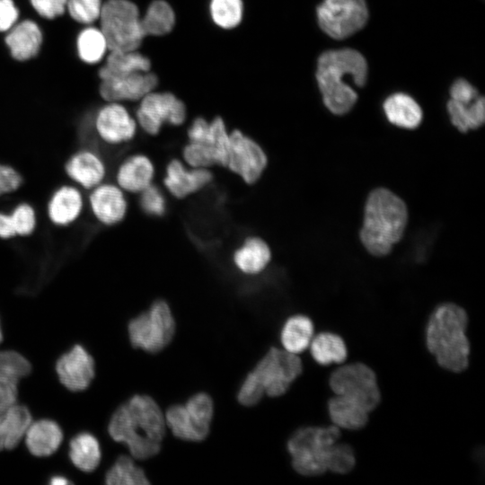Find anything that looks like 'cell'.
<instances>
[{"mask_svg":"<svg viewBox=\"0 0 485 485\" xmlns=\"http://www.w3.org/2000/svg\"><path fill=\"white\" fill-rule=\"evenodd\" d=\"M209 11L217 26L229 30L241 22L243 5L242 0H211Z\"/></svg>","mask_w":485,"mask_h":485,"instance_id":"8d00e7d4","label":"cell"},{"mask_svg":"<svg viewBox=\"0 0 485 485\" xmlns=\"http://www.w3.org/2000/svg\"><path fill=\"white\" fill-rule=\"evenodd\" d=\"M16 236L9 213L0 211V238L10 239Z\"/></svg>","mask_w":485,"mask_h":485,"instance_id":"c3c4849f","label":"cell"},{"mask_svg":"<svg viewBox=\"0 0 485 485\" xmlns=\"http://www.w3.org/2000/svg\"><path fill=\"white\" fill-rule=\"evenodd\" d=\"M268 165L262 146L239 129L230 131V143L225 167L245 183L254 184Z\"/></svg>","mask_w":485,"mask_h":485,"instance_id":"5bb4252c","label":"cell"},{"mask_svg":"<svg viewBox=\"0 0 485 485\" xmlns=\"http://www.w3.org/2000/svg\"><path fill=\"white\" fill-rule=\"evenodd\" d=\"M19 382L0 375V414L17 403Z\"/></svg>","mask_w":485,"mask_h":485,"instance_id":"ee69618b","label":"cell"},{"mask_svg":"<svg viewBox=\"0 0 485 485\" xmlns=\"http://www.w3.org/2000/svg\"><path fill=\"white\" fill-rule=\"evenodd\" d=\"M335 395L351 400L372 411L381 400L375 372L363 363L343 365L332 372L329 380Z\"/></svg>","mask_w":485,"mask_h":485,"instance_id":"8fae6325","label":"cell"},{"mask_svg":"<svg viewBox=\"0 0 485 485\" xmlns=\"http://www.w3.org/2000/svg\"><path fill=\"white\" fill-rule=\"evenodd\" d=\"M366 75L367 64L358 51L343 48L322 53L317 63L316 79L328 110L336 115L348 112L357 94L345 78L351 77L355 85L361 87Z\"/></svg>","mask_w":485,"mask_h":485,"instance_id":"7a4b0ae2","label":"cell"},{"mask_svg":"<svg viewBox=\"0 0 485 485\" xmlns=\"http://www.w3.org/2000/svg\"><path fill=\"white\" fill-rule=\"evenodd\" d=\"M316 13L321 29L336 40L357 32L368 19L365 0H323Z\"/></svg>","mask_w":485,"mask_h":485,"instance_id":"7c38bea8","label":"cell"},{"mask_svg":"<svg viewBox=\"0 0 485 485\" xmlns=\"http://www.w3.org/2000/svg\"><path fill=\"white\" fill-rule=\"evenodd\" d=\"M66 7L74 20L89 24L99 19L102 3L101 0H67Z\"/></svg>","mask_w":485,"mask_h":485,"instance_id":"ab89813d","label":"cell"},{"mask_svg":"<svg viewBox=\"0 0 485 485\" xmlns=\"http://www.w3.org/2000/svg\"><path fill=\"white\" fill-rule=\"evenodd\" d=\"M328 411L333 425L350 430L363 428L370 413L360 404L335 394L328 401Z\"/></svg>","mask_w":485,"mask_h":485,"instance_id":"83f0119b","label":"cell"},{"mask_svg":"<svg viewBox=\"0 0 485 485\" xmlns=\"http://www.w3.org/2000/svg\"><path fill=\"white\" fill-rule=\"evenodd\" d=\"M303 365L296 354L271 348L246 375L264 395H283L300 375Z\"/></svg>","mask_w":485,"mask_h":485,"instance_id":"9c48e42d","label":"cell"},{"mask_svg":"<svg viewBox=\"0 0 485 485\" xmlns=\"http://www.w3.org/2000/svg\"><path fill=\"white\" fill-rule=\"evenodd\" d=\"M467 324L466 312L455 304H442L431 313L426 328V344L444 369L460 373L467 368L470 356Z\"/></svg>","mask_w":485,"mask_h":485,"instance_id":"277c9868","label":"cell"},{"mask_svg":"<svg viewBox=\"0 0 485 485\" xmlns=\"http://www.w3.org/2000/svg\"><path fill=\"white\" fill-rule=\"evenodd\" d=\"M65 172L75 186L90 190L105 181L108 169L95 150L82 148L68 158Z\"/></svg>","mask_w":485,"mask_h":485,"instance_id":"ffe728a7","label":"cell"},{"mask_svg":"<svg viewBox=\"0 0 485 485\" xmlns=\"http://www.w3.org/2000/svg\"><path fill=\"white\" fill-rule=\"evenodd\" d=\"M188 143L182 149V161L190 167L211 169L225 167L230 131L224 119L216 117L208 121L196 118L187 131Z\"/></svg>","mask_w":485,"mask_h":485,"instance_id":"5b68a950","label":"cell"},{"mask_svg":"<svg viewBox=\"0 0 485 485\" xmlns=\"http://www.w3.org/2000/svg\"><path fill=\"white\" fill-rule=\"evenodd\" d=\"M139 195V205L143 212L151 216H162L166 212L167 201L163 190L154 183Z\"/></svg>","mask_w":485,"mask_h":485,"instance_id":"b9f144b4","label":"cell"},{"mask_svg":"<svg viewBox=\"0 0 485 485\" xmlns=\"http://www.w3.org/2000/svg\"><path fill=\"white\" fill-rule=\"evenodd\" d=\"M19 16L13 0H0V31L10 30Z\"/></svg>","mask_w":485,"mask_h":485,"instance_id":"7dc6e473","label":"cell"},{"mask_svg":"<svg viewBox=\"0 0 485 485\" xmlns=\"http://www.w3.org/2000/svg\"><path fill=\"white\" fill-rule=\"evenodd\" d=\"M155 172V165L148 155L132 154L118 165L115 183L126 193L139 194L154 183Z\"/></svg>","mask_w":485,"mask_h":485,"instance_id":"44dd1931","label":"cell"},{"mask_svg":"<svg viewBox=\"0 0 485 485\" xmlns=\"http://www.w3.org/2000/svg\"><path fill=\"white\" fill-rule=\"evenodd\" d=\"M50 483L52 485H64L69 483V481L63 476H54L50 480Z\"/></svg>","mask_w":485,"mask_h":485,"instance_id":"681fc988","label":"cell"},{"mask_svg":"<svg viewBox=\"0 0 485 485\" xmlns=\"http://www.w3.org/2000/svg\"><path fill=\"white\" fill-rule=\"evenodd\" d=\"M313 336L312 320L305 315L295 314L285 322L280 331V341L283 349L298 355L309 348Z\"/></svg>","mask_w":485,"mask_h":485,"instance_id":"f1b7e54d","label":"cell"},{"mask_svg":"<svg viewBox=\"0 0 485 485\" xmlns=\"http://www.w3.org/2000/svg\"><path fill=\"white\" fill-rule=\"evenodd\" d=\"M175 320L169 304L154 301L150 307L130 320L128 324L131 345L148 353L166 348L175 334Z\"/></svg>","mask_w":485,"mask_h":485,"instance_id":"ba28073f","label":"cell"},{"mask_svg":"<svg viewBox=\"0 0 485 485\" xmlns=\"http://www.w3.org/2000/svg\"><path fill=\"white\" fill-rule=\"evenodd\" d=\"M447 110L452 124L463 133L480 128L485 121V100L481 95L468 103L450 99Z\"/></svg>","mask_w":485,"mask_h":485,"instance_id":"1f68e13d","label":"cell"},{"mask_svg":"<svg viewBox=\"0 0 485 485\" xmlns=\"http://www.w3.org/2000/svg\"><path fill=\"white\" fill-rule=\"evenodd\" d=\"M55 368L60 383L71 392L87 389L95 375L93 357L78 344L59 357Z\"/></svg>","mask_w":485,"mask_h":485,"instance_id":"d6986e66","label":"cell"},{"mask_svg":"<svg viewBox=\"0 0 485 485\" xmlns=\"http://www.w3.org/2000/svg\"><path fill=\"white\" fill-rule=\"evenodd\" d=\"M41 41L42 34L39 26L30 20L12 27L5 37V43L12 56L20 61L28 60L36 56Z\"/></svg>","mask_w":485,"mask_h":485,"instance_id":"484cf974","label":"cell"},{"mask_svg":"<svg viewBox=\"0 0 485 485\" xmlns=\"http://www.w3.org/2000/svg\"><path fill=\"white\" fill-rule=\"evenodd\" d=\"M387 119L393 125L412 129L422 120V110L410 95L398 93L389 96L384 102Z\"/></svg>","mask_w":485,"mask_h":485,"instance_id":"4316f807","label":"cell"},{"mask_svg":"<svg viewBox=\"0 0 485 485\" xmlns=\"http://www.w3.org/2000/svg\"><path fill=\"white\" fill-rule=\"evenodd\" d=\"M31 372L30 361L14 350H0V375L19 382Z\"/></svg>","mask_w":485,"mask_h":485,"instance_id":"74e56055","label":"cell"},{"mask_svg":"<svg viewBox=\"0 0 485 485\" xmlns=\"http://www.w3.org/2000/svg\"><path fill=\"white\" fill-rule=\"evenodd\" d=\"M109 485H146L149 484L144 470L132 456L120 455L105 474Z\"/></svg>","mask_w":485,"mask_h":485,"instance_id":"e575fe53","label":"cell"},{"mask_svg":"<svg viewBox=\"0 0 485 485\" xmlns=\"http://www.w3.org/2000/svg\"><path fill=\"white\" fill-rule=\"evenodd\" d=\"M308 348L313 358L322 366L342 364L348 357L345 341L340 335L331 332L313 336Z\"/></svg>","mask_w":485,"mask_h":485,"instance_id":"4dcf8cb0","label":"cell"},{"mask_svg":"<svg viewBox=\"0 0 485 485\" xmlns=\"http://www.w3.org/2000/svg\"><path fill=\"white\" fill-rule=\"evenodd\" d=\"M407 222L404 201L387 189H375L366 202L360 241L372 255L385 256L401 239Z\"/></svg>","mask_w":485,"mask_h":485,"instance_id":"3957f363","label":"cell"},{"mask_svg":"<svg viewBox=\"0 0 485 485\" xmlns=\"http://www.w3.org/2000/svg\"><path fill=\"white\" fill-rule=\"evenodd\" d=\"M272 252L269 245L260 236L246 237L234 251L232 262L234 269L245 276H258L269 265Z\"/></svg>","mask_w":485,"mask_h":485,"instance_id":"603a6c76","label":"cell"},{"mask_svg":"<svg viewBox=\"0 0 485 485\" xmlns=\"http://www.w3.org/2000/svg\"><path fill=\"white\" fill-rule=\"evenodd\" d=\"M356 464L354 451L350 445L339 441L334 445L328 462V471L344 474L350 472Z\"/></svg>","mask_w":485,"mask_h":485,"instance_id":"60d3db41","label":"cell"},{"mask_svg":"<svg viewBox=\"0 0 485 485\" xmlns=\"http://www.w3.org/2000/svg\"><path fill=\"white\" fill-rule=\"evenodd\" d=\"M340 437V430L333 424L297 429L287 445L293 468L304 476H317L326 472L331 450Z\"/></svg>","mask_w":485,"mask_h":485,"instance_id":"8992f818","label":"cell"},{"mask_svg":"<svg viewBox=\"0 0 485 485\" xmlns=\"http://www.w3.org/2000/svg\"><path fill=\"white\" fill-rule=\"evenodd\" d=\"M32 421L29 409L15 403L0 414V452L12 450L24 438Z\"/></svg>","mask_w":485,"mask_h":485,"instance_id":"d4e9b609","label":"cell"},{"mask_svg":"<svg viewBox=\"0 0 485 485\" xmlns=\"http://www.w3.org/2000/svg\"><path fill=\"white\" fill-rule=\"evenodd\" d=\"M68 454L72 463L85 472L94 471L101 458L98 439L88 432L79 433L70 440Z\"/></svg>","mask_w":485,"mask_h":485,"instance_id":"f546056e","label":"cell"},{"mask_svg":"<svg viewBox=\"0 0 485 485\" xmlns=\"http://www.w3.org/2000/svg\"><path fill=\"white\" fill-rule=\"evenodd\" d=\"M166 428L164 413L156 401L136 394L113 412L108 432L114 441L127 446L134 459L146 460L160 452Z\"/></svg>","mask_w":485,"mask_h":485,"instance_id":"6da1fadb","label":"cell"},{"mask_svg":"<svg viewBox=\"0 0 485 485\" xmlns=\"http://www.w3.org/2000/svg\"><path fill=\"white\" fill-rule=\"evenodd\" d=\"M139 11L129 0H108L102 4L100 24L110 51L136 50L145 35Z\"/></svg>","mask_w":485,"mask_h":485,"instance_id":"52a82bcc","label":"cell"},{"mask_svg":"<svg viewBox=\"0 0 485 485\" xmlns=\"http://www.w3.org/2000/svg\"><path fill=\"white\" fill-rule=\"evenodd\" d=\"M150 69V59L139 53L137 49L110 51L105 64L99 70V75L148 72Z\"/></svg>","mask_w":485,"mask_h":485,"instance_id":"836d02e7","label":"cell"},{"mask_svg":"<svg viewBox=\"0 0 485 485\" xmlns=\"http://www.w3.org/2000/svg\"><path fill=\"white\" fill-rule=\"evenodd\" d=\"M93 128L98 138L111 146L132 141L137 132V122L120 102L102 106L93 118Z\"/></svg>","mask_w":485,"mask_h":485,"instance_id":"9a60e30c","label":"cell"},{"mask_svg":"<svg viewBox=\"0 0 485 485\" xmlns=\"http://www.w3.org/2000/svg\"><path fill=\"white\" fill-rule=\"evenodd\" d=\"M451 99L459 102L468 103L478 96V90L464 79L456 80L450 89Z\"/></svg>","mask_w":485,"mask_h":485,"instance_id":"bcb514c9","label":"cell"},{"mask_svg":"<svg viewBox=\"0 0 485 485\" xmlns=\"http://www.w3.org/2000/svg\"><path fill=\"white\" fill-rule=\"evenodd\" d=\"M212 180L210 169L190 167L182 160L174 158L166 164L163 184L173 198H185L204 190Z\"/></svg>","mask_w":485,"mask_h":485,"instance_id":"ac0fdd59","label":"cell"},{"mask_svg":"<svg viewBox=\"0 0 485 485\" xmlns=\"http://www.w3.org/2000/svg\"><path fill=\"white\" fill-rule=\"evenodd\" d=\"M2 340H3V332H2L1 325H0V343L2 342Z\"/></svg>","mask_w":485,"mask_h":485,"instance_id":"f907efd6","label":"cell"},{"mask_svg":"<svg viewBox=\"0 0 485 485\" xmlns=\"http://www.w3.org/2000/svg\"><path fill=\"white\" fill-rule=\"evenodd\" d=\"M24 440L29 452L37 457H46L53 454L60 446L63 432L60 426L54 420L43 419L31 421Z\"/></svg>","mask_w":485,"mask_h":485,"instance_id":"cb8c5ba5","label":"cell"},{"mask_svg":"<svg viewBox=\"0 0 485 485\" xmlns=\"http://www.w3.org/2000/svg\"><path fill=\"white\" fill-rule=\"evenodd\" d=\"M107 49V41L100 29L88 27L78 35L77 51L83 61L88 64L97 63L102 59Z\"/></svg>","mask_w":485,"mask_h":485,"instance_id":"d590c367","label":"cell"},{"mask_svg":"<svg viewBox=\"0 0 485 485\" xmlns=\"http://www.w3.org/2000/svg\"><path fill=\"white\" fill-rule=\"evenodd\" d=\"M84 198L81 189L75 184H65L56 189L47 204L49 221L57 226H68L82 215Z\"/></svg>","mask_w":485,"mask_h":485,"instance_id":"7402d4cb","label":"cell"},{"mask_svg":"<svg viewBox=\"0 0 485 485\" xmlns=\"http://www.w3.org/2000/svg\"><path fill=\"white\" fill-rule=\"evenodd\" d=\"M99 77L100 94L106 101L111 102L140 101L158 84L156 75L150 71L105 74L99 75Z\"/></svg>","mask_w":485,"mask_h":485,"instance_id":"2e32d148","label":"cell"},{"mask_svg":"<svg viewBox=\"0 0 485 485\" xmlns=\"http://www.w3.org/2000/svg\"><path fill=\"white\" fill-rule=\"evenodd\" d=\"M143 33L146 36H163L172 31L175 24L172 7L164 0H154L140 18Z\"/></svg>","mask_w":485,"mask_h":485,"instance_id":"d6a6232c","label":"cell"},{"mask_svg":"<svg viewBox=\"0 0 485 485\" xmlns=\"http://www.w3.org/2000/svg\"><path fill=\"white\" fill-rule=\"evenodd\" d=\"M214 415L212 398L198 392L183 404L169 407L164 413L166 427L179 439L200 442L209 434Z\"/></svg>","mask_w":485,"mask_h":485,"instance_id":"30bf717a","label":"cell"},{"mask_svg":"<svg viewBox=\"0 0 485 485\" xmlns=\"http://www.w3.org/2000/svg\"><path fill=\"white\" fill-rule=\"evenodd\" d=\"M67 0H31L36 12L44 18L54 19L64 13Z\"/></svg>","mask_w":485,"mask_h":485,"instance_id":"f6af8a7d","label":"cell"},{"mask_svg":"<svg viewBox=\"0 0 485 485\" xmlns=\"http://www.w3.org/2000/svg\"><path fill=\"white\" fill-rule=\"evenodd\" d=\"M88 204L94 218L106 226L119 224L128 210L126 192L115 182L105 181L90 190Z\"/></svg>","mask_w":485,"mask_h":485,"instance_id":"e0dca14e","label":"cell"},{"mask_svg":"<svg viewBox=\"0 0 485 485\" xmlns=\"http://www.w3.org/2000/svg\"><path fill=\"white\" fill-rule=\"evenodd\" d=\"M22 183V178L14 168L0 163V196L17 190Z\"/></svg>","mask_w":485,"mask_h":485,"instance_id":"7bdbcfd3","label":"cell"},{"mask_svg":"<svg viewBox=\"0 0 485 485\" xmlns=\"http://www.w3.org/2000/svg\"><path fill=\"white\" fill-rule=\"evenodd\" d=\"M16 236H28L37 226V216L34 207L25 202L17 204L9 212Z\"/></svg>","mask_w":485,"mask_h":485,"instance_id":"f35d334b","label":"cell"},{"mask_svg":"<svg viewBox=\"0 0 485 485\" xmlns=\"http://www.w3.org/2000/svg\"><path fill=\"white\" fill-rule=\"evenodd\" d=\"M186 115L185 104L178 97L169 92L153 90L140 100L135 118L145 133L155 136L165 124H183Z\"/></svg>","mask_w":485,"mask_h":485,"instance_id":"4fadbf2b","label":"cell"}]
</instances>
